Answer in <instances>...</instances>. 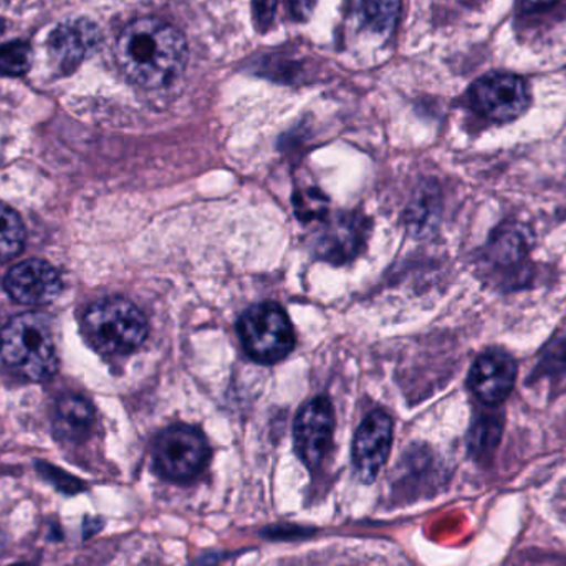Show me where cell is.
Listing matches in <instances>:
<instances>
[{"instance_id": "15", "label": "cell", "mask_w": 566, "mask_h": 566, "mask_svg": "<svg viewBox=\"0 0 566 566\" xmlns=\"http://www.w3.org/2000/svg\"><path fill=\"white\" fill-rule=\"evenodd\" d=\"M363 25L376 33L391 32L398 15V0H363Z\"/></svg>"}, {"instance_id": "2", "label": "cell", "mask_w": 566, "mask_h": 566, "mask_svg": "<svg viewBox=\"0 0 566 566\" xmlns=\"http://www.w3.org/2000/svg\"><path fill=\"white\" fill-rule=\"evenodd\" d=\"M0 356L15 375L30 381H46L59 369L49 323L36 313H22L3 326Z\"/></svg>"}, {"instance_id": "19", "label": "cell", "mask_w": 566, "mask_h": 566, "mask_svg": "<svg viewBox=\"0 0 566 566\" xmlns=\"http://www.w3.org/2000/svg\"><path fill=\"white\" fill-rule=\"evenodd\" d=\"M36 468H39L42 478H45L50 484L55 485V488L59 489L60 492H63V494H78V492H82L83 488H85L82 482L76 481L75 478L66 474V472L53 468V465L43 464V462H40Z\"/></svg>"}, {"instance_id": "17", "label": "cell", "mask_w": 566, "mask_h": 566, "mask_svg": "<svg viewBox=\"0 0 566 566\" xmlns=\"http://www.w3.org/2000/svg\"><path fill=\"white\" fill-rule=\"evenodd\" d=\"M295 214L302 221H313V219L325 218L328 211V199L318 189H303L295 192Z\"/></svg>"}, {"instance_id": "20", "label": "cell", "mask_w": 566, "mask_h": 566, "mask_svg": "<svg viewBox=\"0 0 566 566\" xmlns=\"http://www.w3.org/2000/svg\"><path fill=\"white\" fill-rule=\"evenodd\" d=\"M279 0H254L255 23L259 29L265 30L274 20Z\"/></svg>"}, {"instance_id": "11", "label": "cell", "mask_w": 566, "mask_h": 566, "mask_svg": "<svg viewBox=\"0 0 566 566\" xmlns=\"http://www.w3.org/2000/svg\"><path fill=\"white\" fill-rule=\"evenodd\" d=\"M368 232V221L363 216H336L319 232L315 242L316 254L329 264H346L363 251Z\"/></svg>"}, {"instance_id": "7", "label": "cell", "mask_w": 566, "mask_h": 566, "mask_svg": "<svg viewBox=\"0 0 566 566\" xmlns=\"http://www.w3.org/2000/svg\"><path fill=\"white\" fill-rule=\"evenodd\" d=\"M335 411L326 396L310 399L295 419V449L306 468L318 469L332 448Z\"/></svg>"}, {"instance_id": "18", "label": "cell", "mask_w": 566, "mask_h": 566, "mask_svg": "<svg viewBox=\"0 0 566 566\" xmlns=\"http://www.w3.org/2000/svg\"><path fill=\"white\" fill-rule=\"evenodd\" d=\"M501 439V422L497 419H485L479 422L478 428L472 432L471 446L474 451H488L495 448Z\"/></svg>"}, {"instance_id": "13", "label": "cell", "mask_w": 566, "mask_h": 566, "mask_svg": "<svg viewBox=\"0 0 566 566\" xmlns=\"http://www.w3.org/2000/svg\"><path fill=\"white\" fill-rule=\"evenodd\" d=\"M93 421H95V411L88 399L66 395L56 402L53 429L56 438L62 441H83L92 431Z\"/></svg>"}, {"instance_id": "21", "label": "cell", "mask_w": 566, "mask_h": 566, "mask_svg": "<svg viewBox=\"0 0 566 566\" xmlns=\"http://www.w3.org/2000/svg\"><path fill=\"white\" fill-rule=\"evenodd\" d=\"M316 2H318V0H290V7H292L293 15H295L296 19L306 22V20L312 17Z\"/></svg>"}, {"instance_id": "5", "label": "cell", "mask_w": 566, "mask_h": 566, "mask_svg": "<svg viewBox=\"0 0 566 566\" xmlns=\"http://www.w3.org/2000/svg\"><path fill=\"white\" fill-rule=\"evenodd\" d=\"M209 454L211 449L199 429L178 424L158 436L153 448V462L161 478L185 482L206 468Z\"/></svg>"}, {"instance_id": "10", "label": "cell", "mask_w": 566, "mask_h": 566, "mask_svg": "<svg viewBox=\"0 0 566 566\" xmlns=\"http://www.w3.org/2000/svg\"><path fill=\"white\" fill-rule=\"evenodd\" d=\"M102 42L98 27L90 20H69L53 30L49 55L59 72L72 73Z\"/></svg>"}, {"instance_id": "1", "label": "cell", "mask_w": 566, "mask_h": 566, "mask_svg": "<svg viewBox=\"0 0 566 566\" xmlns=\"http://www.w3.org/2000/svg\"><path fill=\"white\" fill-rule=\"evenodd\" d=\"M189 49L181 30L155 17L125 27L116 59L123 73L143 88H163L185 72Z\"/></svg>"}, {"instance_id": "14", "label": "cell", "mask_w": 566, "mask_h": 566, "mask_svg": "<svg viewBox=\"0 0 566 566\" xmlns=\"http://www.w3.org/2000/svg\"><path fill=\"white\" fill-rule=\"evenodd\" d=\"M25 244V226L20 216L0 202V262L10 261L22 252Z\"/></svg>"}, {"instance_id": "12", "label": "cell", "mask_w": 566, "mask_h": 566, "mask_svg": "<svg viewBox=\"0 0 566 566\" xmlns=\"http://www.w3.org/2000/svg\"><path fill=\"white\" fill-rule=\"evenodd\" d=\"M517 379V365L504 352H488L474 363L469 386L489 406H497L511 396Z\"/></svg>"}, {"instance_id": "24", "label": "cell", "mask_w": 566, "mask_h": 566, "mask_svg": "<svg viewBox=\"0 0 566 566\" xmlns=\"http://www.w3.org/2000/svg\"><path fill=\"white\" fill-rule=\"evenodd\" d=\"M12 566H30V565L19 564V565H12Z\"/></svg>"}, {"instance_id": "9", "label": "cell", "mask_w": 566, "mask_h": 566, "mask_svg": "<svg viewBox=\"0 0 566 566\" xmlns=\"http://www.w3.org/2000/svg\"><path fill=\"white\" fill-rule=\"evenodd\" d=\"M3 289L22 305L42 306L60 295L62 279L49 262L30 259L10 269L3 279Z\"/></svg>"}, {"instance_id": "22", "label": "cell", "mask_w": 566, "mask_h": 566, "mask_svg": "<svg viewBox=\"0 0 566 566\" xmlns=\"http://www.w3.org/2000/svg\"><path fill=\"white\" fill-rule=\"evenodd\" d=\"M555 2H557V0H525V3H527L531 9H544V7L554 6Z\"/></svg>"}, {"instance_id": "3", "label": "cell", "mask_w": 566, "mask_h": 566, "mask_svg": "<svg viewBox=\"0 0 566 566\" xmlns=\"http://www.w3.org/2000/svg\"><path fill=\"white\" fill-rule=\"evenodd\" d=\"M83 329L93 348L105 355H128L145 343L148 319L145 313L122 296L92 303L83 316Z\"/></svg>"}, {"instance_id": "23", "label": "cell", "mask_w": 566, "mask_h": 566, "mask_svg": "<svg viewBox=\"0 0 566 566\" xmlns=\"http://www.w3.org/2000/svg\"><path fill=\"white\" fill-rule=\"evenodd\" d=\"M3 32V22H2V19H0V33Z\"/></svg>"}, {"instance_id": "8", "label": "cell", "mask_w": 566, "mask_h": 566, "mask_svg": "<svg viewBox=\"0 0 566 566\" xmlns=\"http://www.w3.org/2000/svg\"><path fill=\"white\" fill-rule=\"evenodd\" d=\"M392 444V419L373 411L359 426L353 441L352 461L356 478L365 484L376 481L388 461Z\"/></svg>"}, {"instance_id": "6", "label": "cell", "mask_w": 566, "mask_h": 566, "mask_svg": "<svg viewBox=\"0 0 566 566\" xmlns=\"http://www.w3.org/2000/svg\"><path fill=\"white\" fill-rule=\"evenodd\" d=\"M475 109L492 122H514L527 112L531 93L521 76L511 73H491L472 86Z\"/></svg>"}, {"instance_id": "16", "label": "cell", "mask_w": 566, "mask_h": 566, "mask_svg": "<svg viewBox=\"0 0 566 566\" xmlns=\"http://www.w3.org/2000/svg\"><path fill=\"white\" fill-rule=\"evenodd\" d=\"M30 45L27 42L6 43L0 46V73L2 75L19 76L29 70Z\"/></svg>"}, {"instance_id": "4", "label": "cell", "mask_w": 566, "mask_h": 566, "mask_svg": "<svg viewBox=\"0 0 566 566\" xmlns=\"http://www.w3.org/2000/svg\"><path fill=\"white\" fill-rule=\"evenodd\" d=\"M242 345L259 363H279L295 348V329L279 303L264 302L251 306L239 319Z\"/></svg>"}]
</instances>
